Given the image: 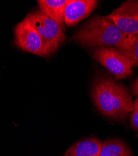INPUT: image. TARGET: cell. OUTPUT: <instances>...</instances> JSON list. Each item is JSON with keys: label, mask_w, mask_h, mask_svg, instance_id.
<instances>
[{"label": "cell", "mask_w": 138, "mask_h": 156, "mask_svg": "<svg viewBox=\"0 0 138 156\" xmlns=\"http://www.w3.org/2000/svg\"><path fill=\"white\" fill-rule=\"evenodd\" d=\"M92 96L96 108L107 118L123 120L133 110V101L128 90L111 77L98 78L93 85Z\"/></svg>", "instance_id": "cell-1"}, {"label": "cell", "mask_w": 138, "mask_h": 156, "mask_svg": "<svg viewBox=\"0 0 138 156\" xmlns=\"http://www.w3.org/2000/svg\"><path fill=\"white\" fill-rule=\"evenodd\" d=\"M131 35L123 33L104 16H96L85 23L70 39L83 46L113 48L119 51L126 48Z\"/></svg>", "instance_id": "cell-2"}, {"label": "cell", "mask_w": 138, "mask_h": 156, "mask_svg": "<svg viewBox=\"0 0 138 156\" xmlns=\"http://www.w3.org/2000/svg\"><path fill=\"white\" fill-rule=\"evenodd\" d=\"M26 18L39 33L44 46L45 56L54 54L63 43L66 36L64 31L54 21L40 11H34Z\"/></svg>", "instance_id": "cell-3"}, {"label": "cell", "mask_w": 138, "mask_h": 156, "mask_svg": "<svg viewBox=\"0 0 138 156\" xmlns=\"http://www.w3.org/2000/svg\"><path fill=\"white\" fill-rule=\"evenodd\" d=\"M94 59L108 69L118 81L133 74V66L128 58L114 48L97 47L93 51Z\"/></svg>", "instance_id": "cell-4"}, {"label": "cell", "mask_w": 138, "mask_h": 156, "mask_svg": "<svg viewBox=\"0 0 138 156\" xmlns=\"http://www.w3.org/2000/svg\"><path fill=\"white\" fill-rule=\"evenodd\" d=\"M104 18L112 21L124 34H138V0L124 2Z\"/></svg>", "instance_id": "cell-5"}, {"label": "cell", "mask_w": 138, "mask_h": 156, "mask_svg": "<svg viewBox=\"0 0 138 156\" xmlns=\"http://www.w3.org/2000/svg\"><path fill=\"white\" fill-rule=\"evenodd\" d=\"M15 44L21 50L40 56H45L41 38L33 26L26 19L15 28Z\"/></svg>", "instance_id": "cell-6"}, {"label": "cell", "mask_w": 138, "mask_h": 156, "mask_svg": "<svg viewBox=\"0 0 138 156\" xmlns=\"http://www.w3.org/2000/svg\"><path fill=\"white\" fill-rule=\"evenodd\" d=\"M96 0H69L65 9V24L72 27L89 16L96 8Z\"/></svg>", "instance_id": "cell-7"}, {"label": "cell", "mask_w": 138, "mask_h": 156, "mask_svg": "<svg viewBox=\"0 0 138 156\" xmlns=\"http://www.w3.org/2000/svg\"><path fill=\"white\" fill-rule=\"evenodd\" d=\"M69 0H39L37 5L40 11L54 21L64 31L66 30L65 9Z\"/></svg>", "instance_id": "cell-8"}, {"label": "cell", "mask_w": 138, "mask_h": 156, "mask_svg": "<svg viewBox=\"0 0 138 156\" xmlns=\"http://www.w3.org/2000/svg\"><path fill=\"white\" fill-rule=\"evenodd\" d=\"M102 143L96 137L87 138L72 146L64 156H100Z\"/></svg>", "instance_id": "cell-9"}, {"label": "cell", "mask_w": 138, "mask_h": 156, "mask_svg": "<svg viewBox=\"0 0 138 156\" xmlns=\"http://www.w3.org/2000/svg\"><path fill=\"white\" fill-rule=\"evenodd\" d=\"M129 147L119 139H109L102 143L100 156H131Z\"/></svg>", "instance_id": "cell-10"}, {"label": "cell", "mask_w": 138, "mask_h": 156, "mask_svg": "<svg viewBox=\"0 0 138 156\" xmlns=\"http://www.w3.org/2000/svg\"><path fill=\"white\" fill-rule=\"evenodd\" d=\"M119 52L128 58L133 68L138 67V34L131 35L126 48Z\"/></svg>", "instance_id": "cell-11"}, {"label": "cell", "mask_w": 138, "mask_h": 156, "mask_svg": "<svg viewBox=\"0 0 138 156\" xmlns=\"http://www.w3.org/2000/svg\"><path fill=\"white\" fill-rule=\"evenodd\" d=\"M130 123L134 130L138 131V98L133 102V108L130 115Z\"/></svg>", "instance_id": "cell-12"}, {"label": "cell", "mask_w": 138, "mask_h": 156, "mask_svg": "<svg viewBox=\"0 0 138 156\" xmlns=\"http://www.w3.org/2000/svg\"><path fill=\"white\" fill-rule=\"evenodd\" d=\"M131 92L133 95L138 97V77L135 80V81L132 85Z\"/></svg>", "instance_id": "cell-13"}, {"label": "cell", "mask_w": 138, "mask_h": 156, "mask_svg": "<svg viewBox=\"0 0 138 156\" xmlns=\"http://www.w3.org/2000/svg\"><path fill=\"white\" fill-rule=\"evenodd\" d=\"M131 156H133V155H131Z\"/></svg>", "instance_id": "cell-14"}]
</instances>
